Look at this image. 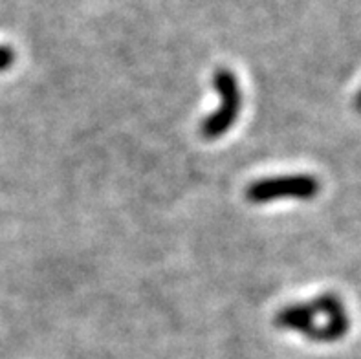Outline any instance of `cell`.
I'll list each match as a JSON object with an SVG mask.
<instances>
[{"instance_id": "cell-4", "label": "cell", "mask_w": 361, "mask_h": 359, "mask_svg": "<svg viewBox=\"0 0 361 359\" xmlns=\"http://www.w3.org/2000/svg\"><path fill=\"white\" fill-rule=\"evenodd\" d=\"M15 63V51L9 46H0V72H6L13 66Z\"/></svg>"}, {"instance_id": "cell-2", "label": "cell", "mask_w": 361, "mask_h": 359, "mask_svg": "<svg viewBox=\"0 0 361 359\" xmlns=\"http://www.w3.org/2000/svg\"><path fill=\"white\" fill-rule=\"evenodd\" d=\"M213 87L220 97L219 109L211 112L200 125V134L206 140H216L224 136L233 127L243 109V92L238 79L229 68H216L213 75Z\"/></svg>"}, {"instance_id": "cell-1", "label": "cell", "mask_w": 361, "mask_h": 359, "mask_svg": "<svg viewBox=\"0 0 361 359\" xmlns=\"http://www.w3.org/2000/svg\"><path fill=\"white\" fill-rule=\"evenodd\" d=\"M275 327L302 334L317 343L343 339L350 328L343 300L336 293H325L308 303L288 305L275 315Z\"/></svg>"}, {"instance_id": "cell-3", "label": "cell", "mask_w": 361, "mask_h": 359, "mask_svg": "<svg viewBox=\"0 0 361 359\" xmlns=\"http://www.w3.org/2000/svg\"><path fill=\"white\" fill-rule=\"evenodd\" d=\"M321 191V183L312 174H288L257 180L247 185L246 198L252 204H268L274 200L295 198V200H312Z\"/></svg>"}, {"instance_id": "cell-5", "label": "cell", "mask_w": 361, "mask_h": 359, "mask_svg": "<svg viewBox=\"0 0 361 359\" xmlns=\"http://www.w3.org/2000/svg\"><path fill=\"white\" fill-rule=\"evenodd\" d=\"M356 109L361 112V90H360V94L356 96Z\"/></svg>"}]
</instances>
